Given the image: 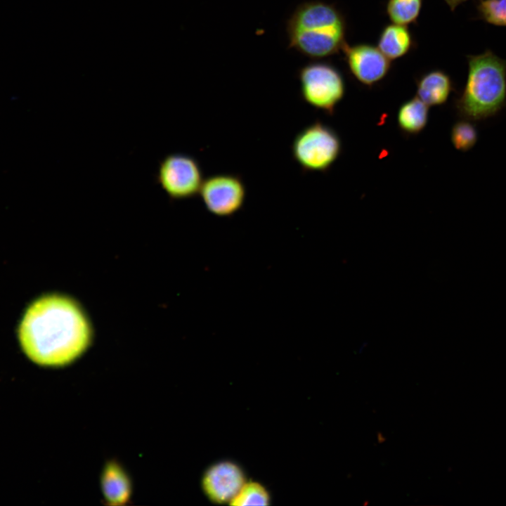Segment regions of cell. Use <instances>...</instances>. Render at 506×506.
<instances>
[{
    "label": "cell",
    "mask_w": 506,
    "mask_h": 506,
    "mask_svg": "<svg viewBox=\"0 0 506 506\" xmlns=\"http://www.w3.org/2000/svg\"><path fill=\"white\" fill-rule=\"evenodd\" d=\"M91 330L79 306L59 294L39 297L29 305L18 328L20 344L35 363L68 365L88 348Z\"/></svg>",
    "instance_id": "obj_1"
},
{
    "label": "cell",
    "mask_w": 506,
    "mask_h": 506,
    "mask_svg": "<svg viewBox=\"0 0 506 506\" xmlns=\"http://www.w3.org/2000/svg\"><path fill=\"white\" fill-rule=\"evenodd\" d=\"M346 31L342 13L335 6L319 0L299 4L285 25L288 49L313 60L342 51Z\"/></svg>",
    "instance_id": "obj_2"
},
{
    "label": "cell",
    "mask_w": 506,
    "mask_h": 506,
    "mask_svg": "<svg viewBox=\"0 0 506 506\" xmlns=\"http://www.w3.org/2000/svg\"><path fill=\"white\" fill-rule=\"evenodd\" d=\"M467 58L466 83L454 107L462 119L485 120L506 106V60L488 49Z\"/></svg>",
    "instance_id": "obj_3"
},
{
    "label": "cell",
    "mask_w": 506,
    "mask_h": 506,
    "mask_svg": "<svg viewBox=\"0 0 506 506\" xmlns=\"http://www.w3.org/2000/svg\"><path fill=\"white\" fill-rule=\"evenodd\" d=\"M342 152L337 133L328 125L316 121L301 130L294 138L292 154L302 171H327Z\"/></svg>",
    "instance_id": "obj_4"
},
{
    "label": "cell",
    "mask_w": 506,
    "mask_h": 506,
    "mask_svg": "<svg viewBox=\"0 0 506 506\" xmlns=\"http://www.w3.org/2000/svg\"><path fill=\"white\" fill-rule=\"evenodd\" d=\"M297 78L303 100L332 115L346 91L344 78L338 69L327 62H310L298 70Z\"/></svg>",
    "instance_id": "obj_5"
},
{
    "label": "cell",
    "mask_w": 506,
    "mask_h": 506,
    "mask_svg": "<svg viewBox=\"0 0 506 506\" xmlns=\"http://www.w3.org/2000/svg\"><path fill=\"white\" fill-rule=\"evenodd\" d=\"M156 180L170 199L179 200L199 195L204 178L195 157L171 153L159 162Z\"/></svg>",
    "instance_id": "obj_6"
},
{
    "label": "cell",
    "mask_w": 506,
    "mask_h": 506,
    "mask_svg": "<svg viewBox=\"0 0 506 506\" xmlns=\"http://www.w3.org/2000/svg\"><path fill=\"white\" fill-rule=\"evenodd\" d=\"M199 195L210 213L228 216L242 207L246 189L240 175L216 174L204 179Z\"/></svg>",
    "instance_id": "obj_7"
},
{
    "label": "cell",
    "mask_w": 506,
    "mask_h": 506,
    "mask_svg": "<svg viewBox=\"0 0 506 506\" xmlns=\"http://www.w3.org/2000/svg\"><path fill=\"white\" fill-rule=\"evenodd\" d=\"M246 481L245 473L238 464L221 460L207 468L201 485L209 500L216 504H229Z\"/></svg>",
    "instance_id": "obj_8"
},
{
    "label": "cell",
    "mask_w": 506,
    "mask_h": 506,
    "mask_svg": "<svg viewBox=\"0 0 506 506\" xmlns=\"http://www.w3.org/2000/svg\"><path fill=\"white\" fill-rule=\"evenodd\" d=\"M342 51L350 72L363 85H375L382 80L391 69V60L372 45L349 46L346 43Z\"/></svg>",
    "instance_id": "obj_9"
},
{
    "label": "cell",
    "mask_w": 506,
    "mask_h": 506,
    "mask_svg": "<svg viewBox=\"0 0 506 506\" xmlns=\"http://www.w3.org/2000/svg\"><path fill=\"white\" fill-rule=\"evenodd\" d=\"M101 491L108 505H126L132 494V483L124 469L116 461L108 462L100 476Z\"/></svg>",
    "instance_id": "obj_10"
},
{
    "label": "cell",
    "mask_w": 506,
    "mask_h": 506,
    "mask_svg": "<svg viewBox=\"0 0 506 506\" xmlns=\"http://www.w3.org/2000/svg\"><path fill=\"white\" fill-rule=\"evenodd\" d=\"M417 97L428 106L446 103L453 91L450 77L441 70H433L420 77L416 81Z\"/></svg>",
    "instance_id": "obj_11"
},
{
    "label": "cell",
    "mask_w": 506,
    "mask_h": 506,
    "mask_svg": "<svg viewBox=\"0 0 506 506\" xmlns=\"http://www.w3.org/2000/svg\"><path fill=\"white\" fill-rule=\"evenodd\" d=\"M413 43L411 33L406 25L392 23L382 30L377 47L389 60H394L405 56Z\"/></svg>",
    "instance_id": "obj_12"
},
{
    "label": "cell",
    "mask_w": 506,
    "mask_h": 506,
    "mask_svg": "<svg viewBox=\"0 0 506 506\" xmlns=\"http://www.w3.org/2000/svg\"><path fill=\"white\" fill-rule=\"evenodd\" d=\"M429 106L415 96L404 102L397 113L399 129L406 135H417L427 126Z\"/></svg>",
    "instance_id": "obj_13"
},
{
    "label": "cell",
    "mask_w": 506,
    "mask_h": 506,
    "mask_svg": "<svg viewBox=\"0 0 506 506\" xmlns=\"http://www.w3.org/2000/svg\"><path fill=\"white\" fill-rule=\"evenodd\" d=\"M422 6V0H389L387 13L392 23L408 25L415 23Z\"/></svg>",
    "instance_id": "obj_14"
},
{
    "label": "cell",
    "mask_w": 506,
    "mask_h": 506,
    "mask_svg": "<svg viewBox=\"0 0 506 506\" xmlns=\"http://www.w3.org/2000/svg\"><path fill=\"white\" fill-rule=\"evenodd\" d=\"M271 500L270 493L262 484L255 481H247L229 505H269Z\"/></svg>",
    "instance_id": "obj_15"
},
{
    "label": "cell",
    "mask_w": 506,
    "mask_h": 506,
    "mask_svg": "<svg viewBox=\"0 0 506 506\" xmlns=\"http://www.w3.org/2000/svg\"><path fill=\"white\" fill-rule=\"evenodd\" d=\"M450 138L456 150L467 152L476 145L479 132L473 121L461 118L452 126Z\"/></svg>",
    "instance_id": "obj_16"
},
{
    "label": "cell",
    "mask_w": 506,
    "mask_h": 506,
    "mask_svg": "<svg viewBox=\"0 0 506 506\" xmlns=\"http://www.w3.org/2000/svg\"><path fill=\"white\" fill-rule=\"evenodd\" d=\"M478 19L495 26L506 27V0H478Z\"/></svg>",
    "instance_id": "obj_17"
},
{
    "label": "cell",
    "mask_w": 506,
    "mask_h": 506,
    "mask_svg": "<svg viewBox=\"0 0 506 506\" xmlns=\"http://www.w3.org/2000/svg\"><path fill=\"white\" fill-rule=\"evenodd\" d=\"M449 6L450 10L453 11L460 4L468 0H443Z\"/></svg>",
    "instance_id": "obj_18"
}]
</instances>
